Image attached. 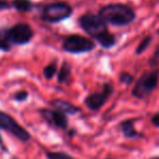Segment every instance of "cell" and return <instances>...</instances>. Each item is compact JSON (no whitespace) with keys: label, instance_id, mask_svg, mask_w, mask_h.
<instances>
[{"label":"cell","instance_id":"4316f807","mask_svg":"<svg viewBox=\"0 0 159 159\" xmlns=\"http://www.w3.org/2000/svg\"><path fill=\"white\" fill-rule=\"evenodd\" d=\"M157 34H158V35H159V30H157Z\"/></svg>","mask_w":159,"mask_h":159},{"label":"cell","instance_id":"6da1fadb","mask_svg":"<svg viewBox=\"0 0 159 159\" xmlns=\"http://www.w3.org/2000/svg\"><path fill=\"white\" fill-rule=\"evenodd\" d=\"M78 24L89 36L93 37L104 49H111L115 46L116 38L108 32L107 23L93 13H86L78 19Z\"/></svg>","mask_w":159,"mask_h":159},{"label":"cell","instance_id":"7402d4cb","mask_svg":"<svg viewBox=\"0 0 159 159\" xmlns=\"http://www.w3.org/2000/svg\"><path fill=\"white\" fill-rule=\"evenodd\" d=\"M152 124L155 127L159 128V113H156L155 115L152 117Z\"/></svg>","mask_w":159,"mask_h":159},{"label":"cell","instance_id":"3957f363","mask_svg":"<svg viewBox=\"0 0 159 159\" xmlns=\"http://www.w3.org/2000/svg\"><path fill=\"white\" fill-rule=\"evenodd\" d=\"M0 129L10 133L13 138L22 143H28L33 139V135L25 127L22 126L12 115L1 109H0Z\"/></svg>","mask_w":159,"mask_h":159},{"label":"cell","instance_id":"2e32d148","mask_svg":"<svg viewBox=\"0 0 159 159\" xmlns=\"http://www.w3.org/2000/svg\"><path fill=\"white\" fill-rule=\"evenodd\" d=\"M57 63H54V62L47 65L43 68V70H42V74H43L44 78L48 80L52 79V78L57 75Z\"/></svg>","mask_w":159,"mask_h":159},{"label":"cell","instance_id":"9c48e42d","mask_svg":"<svg viewBox=\"0 0 159 159\" xmlns=\"http://www.w3.org/2000/svg\"><path fill=\"white\" fill-rule=\"evenodd\" d=\"M114 93V88L109 84H103L102 91L91 93L84 98V104L90 111H96L101 109Z\"/></svg>","mask_w":159,"mask_h":159},{"label":"cell","instance_id":"277c9868","mask_svg":"<svg viewBox=\"0 0 159 159\" xmlns=\"http://www.w3.org/2000/svg\"><path fill=\"white\" fill-rule=\"evenodd\" d=\"M73 14V8L66 2H53L42 8L40 19L47 23H60L65 21Z\"/></svg>","mask_w":159,"mask_h":159},{"label":"cell","instance_id":"d4e9b609","mask_svg":"<svg viewBox=\"0 0 159 159\" xmlns=\"http://www.w3.org/2000/svg\"><path fill=\"white\" fill-rule=\"evenodd\" d=\"M149 159H159V157H153V158H149Z\"/></svg>","mask_w":159,"mask_h":159},{"label":"cell","instance_id":"603a6c76","mask_svg":"<svg viewBox=\"0 0 159 159\" xmlns=\"http://www.w3.org/2000/svg\"><path fill=\"white\" fill-rule=\"evenodd\" d=\"M0 149H1L2 152H4V153H8L9 152L8 147H7L6 144H4V141H3V139H2L1 133H0Z\"/></svg>","mask_w":159,"mask_h":159},{"label":"cell","instance_id":"30bf717a","mask_svg":"<svg viewBox=\"0 0 159 159\" xmlns=\"http://www.w3.org/2000/svg\"><path fill=\"white\" fill-rule=\"evenodd\" d=\"M50 105L53 107V108L57 109V111H61L62 113L66 114L67 116L70 115H77V114L81 113V108L78 106H76L75 104L68 102V101L65 100H61V98H55V100L51 101Z\"/></svg>","mask_w":159,"mask_h":159},{"label":"cell","instance_id":"484cf974","mask_svg":"<svg viewBox=\"0 0 159 159\" xmlns=\"http://www.w3.org/2000/svg\"><path fill=\"white\" fill-rule=\"evenodd\" d=\"M11 159H19V158H17V157H12Z\"/></svg>","mask_w":159,"mask_h":159},{"label":"cell","instance_id":"ac0fdd59","mask_svg":"<svg viewBox=\"0 0 159 159\" xmlns=\"http://www.w3.org/2000/svg\"><path fill=\"white\" fill-rule=\"evenodd\" d=\"M28 98H30V93L26 90H20L17 92H15L14 95H13V100L17 103L25 102V101L28 100Z\"/></svg>","mask_w":159,"mask_h":159},{"label":"cell","instance_id":"8fae6325","mask_svg":"<svg viewBox=\"0 0 159 159\" xmlns=\"http://www.w3.org/2000/svg\"><path fill=\"white\" fill-rule=\"evenodd\" d=\"M135 121L136 118H134V119H127L120 122V129H121V132L124 133V135L126 138L132 139L139 136V132L136 131L135 127H134V122Z\"/></svg>","mask_w":159,"mask_h":159},{"label":"cell","instance_id":"83f0119b","mask_svg":"<svg viewBox=\"0 0 159 159\" xmlns=\"http://www.w3.org/2000/svg\"><path fill=\"white\" fill-rule=\"evenodd\" d=\"M106 159H111V158H106Z\"/></svg>","mask_w":159,"mask_h":159},{"label":"cell","instance_id":"d6986e66","mask_svg":"<svg viewBox=\"0 0 159 159\" xmlns=\"http://www.w3.org/2000/svg\"><path fill=\"white\" fill-rule=\"evenodd\" d=\"M119 80L121 84H125L126 86H130L134 81V77L129 73H121L120 74Z\"/></svg>","mask_w":159,"mask_h":159},{"label":"cell","instance_id":"cb8c5ba5","mask_svg":"<svg viewBox=\"0 0 159 159\" xmlns=\"http://www.w3.org/2000/svg\"><path fill=\"white\" fill-rule=\"evenodd\" d=\"M76 133V130L75 129H71V130H69L68 131V135L69 136H74V134Z\"/></svg>","mask_w":159,"mask_h":159},{"label":"cell","instance_id":"5b68a950","mask_svg":"<svg viewBox=\"0 0 159 159\" xmlns=\"http://www.w3.org/2000/svg\"><path fill=\"white\" fill-rule=\"evenodd\" d=\"M159 81V69L145 71L132 89V95L136 98H146L157 88Z\"/></svg>","mask_w":159,"mask_h":159},{"label":"cell","instance_id":"e0dca14e","mask_svg":"<svg viewBox=\"0 0 159 159\" xmlns=\"http://www.w3.org/2000/svg\"><path fill=\"white\" fill-rule=\"evenodd\" d=\"M152 41H153V37H152L151 35L146 36V37H145L144 39L140 42V44L138 46V48H136V50H135L136 54H141V53L144 52V51L148 48V46L151 44Z\"/></svg>","mask_w":159,"mask_h":159},{"label":"cell","instance_id":"ba28073f","mask_svg":"<svg viewBox=\"0 0 159 159\" xmlns=\"http://www.w3.org/2000/svg\"><path fill=\"white\" fill-rule=\"evenodd\" d=\"M38 113L41 118L49 125L61 130L68 129V118L67 115L55 108H39Z\"/></svg>","mask_w":159,"mask_h":159},{"label":"cell","instance_id":"8992f818","mask_svg":"<svg viewBox=\"0 0 159 159\" xmlns=\"http://www.w3.org/2000/svg\"><path fill=\"white\" fill-rule=\"evenodd\" d=\"M62 48L65 52L71 54L87 53L95 49V43L90 38L84 37L80 35H69L64 38Z\"/></svg>","mask_w":159,"mask_h":159},{"label":"cell","instance_id":"5bb4252c","mask_svg":"<svg viewBox=\"0 0 159 159\" xmlns=\"http://www.w3.org/2000/svg\"><path fill=\"white\" fill-rule=\"evenodd\" d=\"M46 158L47 159H76L69 154L61 151H49L46 152Z\"/></svg>","mask_w":159,"mask_h":159},{"label":"cell","instance_id":"4fadbf2b","mask_svg":"<svg viewBox=\"0 0 159 159\" xmlns=\"http://www.w3.org/2000/svg\"><path fill=\"white\" fill-rule=\"evenodd\" d=\"M71 74V67L67 62H64L57 73V82L59 84H65L69 79Z\"/></svg>","mask_w":159,"mask_h":159},{"label":"cell","instance_id":"44dd1931","mask_svg":"<svg viewBox=\"0 0 159 159\" xmlns=\"http://www.w3.org/2000/svg\"><path fill=\"white\" fill-rule=\"evenodd\" d=\"M11 8H12V3H10L8 0H0V11L8 10Z\"/></svg>","mask_w":159,"mask_h":159},{"label":"cell","instance_id":"7a4b0ae2","mask_svg":"<svg viewBox=\"0 0 159 159\" xmlns=\"http://www.w3.org/2000/svg\"><path fill=\"white\" fill-rule=\"evenodd\" d=\"M98 15L106 23L114 26H126L134 21L136 14L130 7L122 3L106 4L98 11Z\"/></svg>","mask_w":159,"mask_h":159},{"label":"cell","instance_id":"ffe728a7","mask_svg":"<svg viewBox=\"0 0 159 159\" xmlns=\"http://www.w3.org/2000/svg\"><path fill=\"white\" fill-rule=\"evenodd\" d=\"M158 64H159V46H158V48L155 50L153 57H152L151 60H149V65H151L152 67L158 66Z\"/></svg>","mask_w":159,"mask_h":159},{"label":"cell","instance_id":"52a82bcc","mask_svg":"<svg viewBox=\"0 0 159 159\" xmlns=\"http://www.w3.org/2000/svg\"><path fill=\"white\" fill-rule=\"evenodd\" d=\"M8 40L12 46H23L27 44L33 39L34 32L28 24L17 23L10 28H4Z\"/></svg>","mask_w":159,"mask_h":159},{"label":"cell","instance_id":"9a60e30c","mask_svg":"<svg viewBox=\"0 0 159 159\" xmlns=\"http://www.w3.org/2000/svg\"><path fill=\"white\" fill-rule=\"evenodd\" d=\"M12 48V44L9 42L8 37L6 35V30L1 28L0 30V51L3 52H9Z\"/></svg>","mask_w":159,"mask_h":159},{"label":"cell","instance_id":"7c38bea8","mask_svg":"<svg viewBox=\"0 0 159 159\" xmlns=\"http://www.w3.org/2000/svg\"><path fill=\"white\" fill-rule=\"evenodd\" d=\"M12 8L19 12H30L33 10V2L30 0H12Z\"/></svg>","mask_w":159,"mask_h":159}]
</instances>
